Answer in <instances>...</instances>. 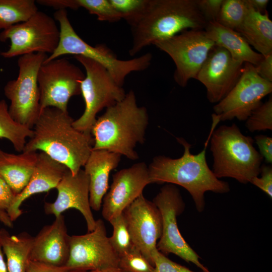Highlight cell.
Segmentation results:
<instances>
[{
	"instance_id": "6da1fadb",
	"label": "cell",
	"mask_w": 272,
	"mask_h": 272,
	"mask_svg": "<svg viewBox=\"0 0 272 272\" xmlns=\"http://www.w3.org/2000/svg\"><path fill=\"white\" fill-rule=\"evenodd\" d=\"M74 121L68 112L54 107L44 108L23 152H44L76 175L85 165L93 149L94 139L91 134L76 129Z\"/></svg>"
},
{
	"instance_id": "7a4b0ae2",
	"label": "cell",
	"mask_w": 272,
	"mask_h": 272,
	"mask_svg": "<svg viewBox=\"0 0 272 272\" xmlns=\"http://www.w3.org/2000/svg\"><path fill=\"white\" fill-rule=\"evenodd\" d=\"M176 140L184 148L182 156L176 159L163 155L155 156L148 166L150 182L183 187L191 196L197 211L202 212L205 209L206 192L227 193L230 190V185L217 178L208 165L206 149L209 137L203 150L197 154H191V145L184 139L176 138Z\"/></svg>"
},
{
	"instance_id": "3957f363",
	"label": "cell",
	"mask_w": 272,
	"mask_h": 272,
	"mask_svg": "<svg viewBox=\"0 0 272 272\" xmlns=\"http://www.w3.org/2000/svg\"><path fill=\"white\" fill-rule=\"evenodd\" d=\"M149 120L147 109L138 106L135 95L130 90L96 119L91 131L93 150H106L131 160L138 159L134 148L145 142Z\"/></svg>"
},
{
	"instance_id": "277c9868",
	"label": "cell",
	"mask_w": 272,
	"mask_h": 272,
	"mask_svg": "<svg viewBox=\"0 0 272 272\" xmlns=\"http://www.w3.org/2000/svg\"><path fill=\"white\" fill-rule=\"evenodd\" d=\"M208 21L196 0H149L140 20L131 27L132 42L129 54L187 30H204Z\"/></svg>"
},
{
	"instance_id": "5b68a950",
	"label": "cell",
	"mask_w": 272,
	"mask_h": 272,
	"mask_svg": "<svg viewBox=\"0 0 272 272\" xmlns=\"http://www.w3.org/2000/svg\"><path fill=\"white\" fill-rule=\"evenodd\" d=\"M209 139L213 157L212 171L218 179L229 177L243 184L258 176L263 160L253 146L254 140L243 134L238 126L222 125L214 130Z\"/></svg>"
},
{
	"instance_id": "8992f818",
	"label": "cell",
	"mask_w": 272,
	"mask_h": 272,
	"mask_svg": "<svg viewBox=\"0 0 272 272\" xmlns=\"http://www.w3.org/2000/svg\"><path fill=\"white\" fill-rule=\"evenodd\" d=\"M53 18L59 24L60 36L57 47L44 62L67 54L81 55L93 59L104 66L117 84L123 86L125 78L133 72L144 71L152 59L150 53L128 60H121L104 44L89 45L76 32L65 9L56 10Z\"/></svg>"
},
{
	"instance_id": "52a82bcc",
	"label": "cell",
	"mask_w": 272,
	"mask_h": 272,
	"mask_svg": "<svg viewBox=\"0 0 272 272\" xmlns=\"http://www.w3.org/2000/svg\"><path fill=\"white\" fill-rule=\"evenodd\" d=\"M74 57L84 66L86 75L81 84L85 109L81 116L74 121L73 125L81 132L91 134L97 113L122 100L126 93L102 64L81 55Z\"/></svg>"
},
{
	"instance_id": "ba28073f",
	"label": "cell",
	"mask_w": 272,
	"mask_h": 272,
	"mask_svg": "<svg viewBox=\"0 0 272 272\" xmlns=\"http://www.w3.org/2000/svg\"><path fill=\"white\" fill-rule=\"evenodd\" d=\"M47 57L43 53L20 56L18 59V77L7 82L4 87L5 95L11 102L9 107L11 116L31 129L40 113L37 76L40 67Z\"/></svg>"
},
{
	"instance_id": "9c48e42d",
	"label": "cell",
	"mask_w": 272,
	"mask_h": 272,
	"mask_svg": "<svg viewBox=\"0 0 272 272\" xmlns=\"http://www.w3.org/2000/svg\"><path fill=\"white\" fill-rule=\"evenodd\" d=\"M60 30L54 19L38 11L27 20L0 33V41H10L2 56L11 58L35 53H52L59 41Z\"/></svg>"
},
{
	"instance_id": "30bf717a",
	"label": "cell",
	"mask_w": 272,
	"mask_h": 272,
	"mask_svg": "<svg viewBox=\"0 0 272 272\" xmlns=\"http://www.w3.org/2000/svg\"><path fill=\"white\" fill-rule=\"evenodd\" d=\"M153 45L171 58L176 66L174 80L180 86L185 87L189 80L196 79L215 44L205 30H187Z\"/></svg>"
},
{
	"instance_id": "8fae6325",
	"label": "cell",
	"mask_w": 272,
	"mask_h": 272,
	"mask_svg": "<svg viewBox=\"0 0 272 272\" xmlns=\"http://www.w3.org/2000/svg\"><path fill=\"white\" fill-rule=\"evenodd\" d=\"M153 202L161 215L162 231L157 244V249L165 255L173 253L188 263L191 262L201 270L211 272L199 260L200 256L181 235L177 223V216L185 209L179 190L172 184L166 183L154 197Z\"/></svg>"
},
{
	"instance_id": "7c38bea8",
	"label": "cell",
	"mask_w": 272,
	"mask_h": 272,
	"mask_svg": "<svg viewBox=\"0 0 272 272\" xmlns=\"http://www.w3.org/2000/svg\"><path fill=\"white\" fill-rule=\"evenodd\" d=\"M85 78L82 70L66 58L43 62L37 76L40 112L54 107L68 112L69 101L81 94V82Z\"/></svg>"
},
{
	"instance_id": "4fadbf2b",
	"label": "cell",
	"mask_w": 272,
	"mask_h": 272,
	"mask_svg": "<svg viewBox=\"0 0 272 272\" xmlns=\"http://www.w3.org/2000/svg\"><path fill=\"white\" fill-rule=\"evenodd\" d=\"M272 92V83L261 78L253 65L244 63L241 75L229 93L214 107L219 121H246L261 100Z\"/></svg>"
},
{
	"instance_id": "5bb4252c",
	"label": "cell",
	"mask_w": 272,
	"mask_h": 272,
	"mask_svg": "<svg viewBox=\"0 0 272 272\" xmlns=\"http://www.w3.org/2000/svg\"><path fill=\"white\" fill-rule=\"evenodd\" d=\"M118 263L119 255L107 236L102 220L96 221L93 231L70 236L69 256L65 265L69 271L117 268Z\"/></svg>"
},
{
	"instance_id": "9a60e30c",
	"label": "cell",
	"mask_w": 272,
	"mask_h": 272,
	"mask_svg": "<svg viewBox=\"0 0 272 272\" xmlns=\"http://www.w3.org/2000/svg\"><path fill=\"white\" fill-rule=\"evenodd\" d=\"M122 215L132 244L154 266L152 255L157 249V241L162 231L158 208L142 194L123 210Z\"/></svg>"
},
{
	"instance_id": "2e32d148",
	"label": "cell",
	"mask_w": 272,
	"mask_h": 272,
	"mask_svg": "<svg viewBox=\"0 0 272 272\" xmlns=\"http://www.w3.org/2000/svg\"><path fill=\"white\" fill-rule=\"evenodd\" d=\"M243 64L221 46L211 49L196 78L206 88L210 102L217 104L227 96L239 80Z\"/></svg>"
},
{
	"instance_id": "e0dca14e",
	"label": "cell",
	"mask_w": 272,
	"mask_h": 272,
	"mask_svg": "<svg viewBox=\"0 0 272 272\" xmlns=\"http://www.w3.org/2000/svg\"><path fill=\"white\" fill-rule=\"evenodd\" d=\"M150 183L148 167L144 162L117 171L113 175L110 189L103 199V218L109 221L121 215Z\"/></svg>"
},
{
	"instance_id": "ac0fdd59",
	"label": "cell",
	"mask_w": 272,
	"mask_h": 272,
	"mask_svg": "<svg viewBox=\"0 0 272 272\" xmlns=\"http://www.w3.org/2000/svg\"><path fill=\"white\" fill-rule=\"evenodd\" d=\"M57 196L53 202H45L44 208L47 215L57 217L68 209L74 208L84 217L88 232L93 231L96 221L89 202V178L82 169L73 175L68 169L56 188Z\"/></svg>"
},
{
	"instance_id": "d6986e66",
	"label": "cell",
	"mask_w": 272,
	"mask_h": 272,
	"mask_svg": "<svg viewBox=\"0 0 272 272\" xmlns=\"http://www.w3.org/2000/svg\"><path fill=\"white\" fill-rule=\"evenodd\" d=\"M70 236L62 214L44 226L33 237L29 260L55 266L65 265L70 252Z\"/></svg>"
},
{
	"instance_id": "ffe728a7",
	"label": "cell",
	"mask_w": 272,
	"mask_h": 272,
	"mask_svg": "<svg viewBox=\"0 0 272 272\" xmlns=\"http://www.w3.org/2000/svg\"><path fill=\"white\" fill-rule=\"evenodd\" d=\"M68 168L44 152L38 153L37 159L30 180L25 188L17 194L7 211L12 222L22 214L20 206L33 194L47 192L56 188Z\"/></svg>"
},
{
	"instance_id": "44dd1931",
	"label": "cell",
	"mask_w": 272,
	"mask_h": 272,
	"mask_svg": "<svg viewBox=\"0 0 272 272\" xmlns=\"http://www.w3.org/2000/svg\"><path fill=\"white\" fill-rule=\"evenodd\" d=\"M121 156L104 150H92L84 166L89 178V202L91 209L99 211L108 189L110 172L117 167Z\"/></svg>"
},
{
	"instance_id": "7402d4cb",
	"label": "cell",
	"mask_w": 272,
	"mask_h": 272,
	"mask_svg": "<svg viewBox=\"0 0 272 272\" xmlns=\"http://www.w3.org/2000/svg\"><path fill=\"white\" fill-rule=\"evenodd\" d=\"M215 45L225 49L234 60L255 66L263 56L253 50L244 38L236 30L225 27L216 21L209 22L204 29Z\"/></svg>"
},
{
	"instance_id": "603a6c76",
	"label": "cell",
	"mask_w": 272,
	"mask_h": 272,
	"mask_svg": "<svg viewBox=\"0 0 272 272\" xmlns=\"http://www.w3.org/2000/svg\"><path fill=\"white\" fill-rule=\"evenodd\" d=\"M37 152L14 154L0 150V177L17 195L28 184L37 159Z\"/></svg>"
},
{
	"instance_id": "cb8c5ba5",
	"label": "cell",
	"mask_w": 272,
	"mask_h": 272,
	"mask_svg": "<svg viewBox=\"0 0 272 272\" xmlns=\"http://www.w3.org/2000/svg\"><path fill=\"white\" fill-rule=\"evenodd\" d=\"M249 6L246 17L236 31L263 56L272 53V21L268 12L261 14Z\"/></svg>"
},
{
	"instance_id": "d4e9b609",
	"label": "cell",
	"mask_w": 272,
	"mask_h": 272,
	"mask_svg": "<svg viewBox=\"0 0 272 272\" xmlns=\"http://www.w3.org/2000/svg\"><path fill=\"white\" fill-rule=\"evenodd\" d=\"M33 237L24 232L11 235L0 229V244L6 257L8 272H26Z\"/></svg>"
},
{
	"instance_id": "484cf974",
	"label": "cell",
	"mask_w": 272,
	"mask_h": 272,
	"mask_svg": "<svg viewBox=\"0 0 272 272\" xmlns=\"http://www.w3.org/2000/svg\"><path fill=\"white\" fill-rule=\"evenodd\" d=\"M33 131L14 120L9 112V107L4 99L0 100V139L11 142L18 152H23L27 138H31Z\"/></svg>"
},
{
	"instance_id": "4316f807",
	"label": "cell",
	"mask_w": 272,
	"mask_h": 272,
	"mask_svg": "<svg viewBox=\"0 0 272 272\" xmlns=\"http://www.w3.org/2000/svg\"><path fill=\"white\" fill-rule=\"evenodd\" d=\"M38 11L34 0H0V30L27 20Z\"/></svg>"
},
{
	"instance_id": "83f0119b",
	"label": "cell",
	"mask_w": 272,
	"mask_h": 272,
	"mask_svg": "<svg viewBox=\"0 0 272 272\" xmlns=\"http://www.w3.org/2000/svg\"><path fill=\"white\" fill-rule=\"evenodd\" d=\"M65 8L74 10L80 8L86 9L90 14L96 15L101 21L116 22L121 19L109 0H64Z\"/></svg>"
},
{
	"instance_id": "f1b7e54d",
	"label": "cell",
	"mask_w": 272,
	"mask_h": 272,
	"mask_svg": "<svg viewBox=\"0 0 272 272\" xmlns=\"http://www.w3.org/2000/svg\"><path fill=\"white\" fill-rule=\"evenodd\" d=\"M249 9L246 0H223L216 21L236 30L243 22Z\"/></svg>"
},
{
	"instance_id": "f546056e",
	"label": "cell",
	"mask_w": 272,
	"mask_h": 272,
	"mask_svg": "<svg viewBox=\"0 0 272 272\" xmlns=\"http://www.w3.org/2000/svg\"><path fill=\"white\" fill-rule=\"evenodd\" d=\"M120 15L132 27L140 20L148 6L149 0H109Z\"/></svg>"
},
{
	"instance_id": "4dcf8cb0",
	"label": "cell",
	"mask_w": 272,
	"mask_h": 272,
	"mask_svg": "<svg viewBox=\"0 0 272 272\" xmlns=\"http://www.w3.org/2000/svg\"><path fill=\"white\" fill-rule=\"evenodd\" d=\"M118 268L125 272L154 271V266L133 244L119 256Z\"/></svg>"
},
{
	"instance_id": "1f68e13d",
	"label": "cell",
	"mask_w": 272,
	"mask_h": 272,
	"mask_svg": "<svg viewBox=\"0 0 272 272\" xmlns=\"http://www.w3.org/2000/svg\"><path fill=\"white\" fill-rule=\"evenodd\" d=\"M246 127L253 132L272 129V97L254 109L246 120Z\"/></svg>"
},
{
	"instance_id": "d6a6232c",
	"label": "cell",
	"mask_w": 272,
	"mask_h": 272,
	"mask_svg": "<svg viewBox=\"0 0 272 272\" xmlns=\"http://www.w3.org/2000/svg\"><path fill=\"white\" fill-rule=\"evenodd\" d=\"M113 229L109 241L119 256L127 251L132 245L130 235L122 214L109 221Z\"/></svg>"
},
{
	"instance_id": "836d02e7",
	"label": "cell",
	"mask_w": 272,
	"mask_h": 272,
	"mask_svg": "<svg viewBox=\"0 0 272 272\" xmlns=\"http://www.w3.org/2000/svg\"><path fill=\"white\" fill-rule=\"evenodd\" d=\"M152 258L154 266V272H206L194 271L169 259L158 249L155 250Z\"/></svg>"
},
{
	"instance_id": "e575fe53",
	"label": "cell",
	"mask_w": 272,
	"mask_h": 272,
	"mask_svg": "<svg viewBox=\"0 0 272 272\" xmlns=\"http://www.w3.org/2000/svg\"><path fill=\"white\" fill-rule=\"evenodd\" d=\"M260 177L253 178L251 183L256 186L270 198L272 197V167L271 165L262 164L260 167Z\"/></svg>"
},
{
	"instance_id": "d590c367",
	"label": "cell",
	"mask_w": 272,
	"mask_h": 272,
	"mask_svg": "<svg viewBox=\"0 0 272 272\" xmlns=\"http://www.w3.org/2000/svg\"><path fill=\"white\" fill-rule=\"evenodd\" d=\"M223 0H196L197 7L206 20L216 21Z\"/></svg>"
},
{
	"instance_id": "8d00e7d4",
	"label": "cell",
	"mask_w": 272,
	"mask_h": 272,
	"mask_svg": "<svg viewBox=\"0 0 272 272\" xmlns=\"http://www.w3.org/2000/svg\"><path fill=\"white\" fill-rule=\"evenodd\" d=\"M259 153L268 164L272 163V138L266 135L259 134L254 137Z\"/></svg>"
},
{
	"instance_id": "74e56055",
	"label": "cell",
	"mask_w": 272,
	"mask_h": 272,
	"mask_svg": "<svg viewBox=\"0 0 272 272\" xmlns=\"http://www.w3.org/2000/svg\"><path fill=\"white\" fill-rule=\"evenodd\" d=\"M16 196L8 184L0 177V210L7 212Z\"/></svg>"
},
{
	"instance_id": "f35d334b",
	"label": "cell",
	"mask_w": 272,
	"mask_h": 272,
	"mask_svg": "<svg viewBox=\"0 0 272 272\" xmlns=\"http://www.w3.org/2000/svg\"><path fill=\"white\" fill-rule=\"evenodd\" d=\"M254 67L261 78L272 83V53L263 56L262 60Z\"/></svg>"
},
{
	"instance_id": "ab89813d",
	"label": "cell",
	"mask_w": 272,
	"mask_h": 272,
	"mask_svg": "<svg viewBox=\"0 0 272 272\" xmlns=\"http://www.w3.org/2000/svg\"><path fill=\"white\" fill-rule=\"evenodd\" d=\"M64 265L55 266L29 260L26 272H68Z\"/></svg>"
},
{
	"instance_id": "60d3db41",
	"label": "cell",
	"mask_w": 272,
	"mask_h": 272,
	"mask_svg": "<svg viewBox=\"0 0 272 272\" xmlns=\"http://www.w3.org/2000/svg\"><path fill=\"white\" fill-rule=\"evenodd\" d=\"M251 7L260 13L264 14L267 10L268 0H247Z\"/></svg>"
},
{
	"instance_id": "b9f144b4",
	"label": "cell",
	"mask_w": 272,
	"mask_h": 272,
	"mask_svg": "<svg viewBox=\"0 0 272 272\" xmlns=\"http://www.w3.org/2000/svg\"><path fill=\"white\" fill-rule=\"evenodd\" d=\"M0 222L9 228L13 227V222L12 221L7 213L1 210H0Z\"/></svg>"
},
{
	"instance_id": "7bdbcfd3",
	"label": "cell",
	"mask_w": 272,
	"mask_h": 272,
	"mask_svg": "<svg viewBox=\"0 0 272 272\" xmlns=\"http://www.w3.org/2000/svg\"><path fill=\"white\" fill-rule=\"evenodd\" d=\"M4 252L0 244V272H8L6 262L4 259Z\"/></svg>"
},
{
	"instance_id": "ee69618b",
	"label": "cell",
	"mask_w": 272,
	"mask_h": 272,
	"mask_svg": "<svg viewBox=\"0 0 272 272\" xmlns=\"http://www.w3.org/2000/svg\"><path fill=\"white\" fill-rule=\"evenodd\" d=\"M68 272H123V271L117 268L101 270L69 271Z\"/></svg>"
},
{
	"instance_id": "f6af8a7d",
	"label": "cell",
	"mask_w": 272,
	"mask_h": 272,
	"mask_svg": "<svg viewBox=\"0 0 272 272\" xmlns=\"http://www.w3.org/2000/svg\"><path fill=\"white\" fill-rule=\"evenodd\" d=\"M123 272H125V271H123Z\"/></svg>"
}]
</instances>
